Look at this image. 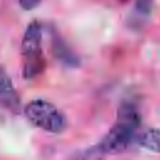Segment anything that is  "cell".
Segmentation results:
<instances>
[{"label":"cell","mask_w":160,"mask_h":160,"mask_svg":"<svg viewBox=\"0 0 160 160\" xmlns=\"http://www.w3.org/2000/svg\"><path fill=\"white\" fill-rule=\"evenodd\" d=\"M138 142L140 146L160 154V129H146L138 136Z\"/></svg>","instance_id":"obj_6"},{"label":"cell","mask_w":160,"mask_h":160,"mask_svg":"<svg viewBox=\"0 0 160 160\" xmlns=\"http://www.w3.org/2000/svg\"><path fill=\"white\" fill-rule=\"evenodd\" d=\"M42 26L38 20H32L22 36L21 56H22V76L31 80L39 76L45 69V58L41 50Z\"/></svg>","instance_id":"obj_2"},{"label":"cell","mask_w":160,"mask_h":160,"mask_svg":"<svg viewBox=\"0 0 160 160\" xmlns=\"http://www.w3.org/2000/svg\"><path fill=\"white\" fill-rule=\"evenodd\" d=\"M42 0H19L20 6L24 10H32L34 8H36Z\"/></svg>","instance_id":"obj_8"},{"label":"cell","mask_w":160,"mask_h":160,"mask_svg":"<svg viewBox=\"0 0 160 160\" xmlns=\"http://www.w3.org/2000/svg\"><path fill=\"white\" fill-rule=\"evenodd\" d=\"M0 105L12 112L20 110V98L5 69L0 65Z\"/></svg>","instance_id":"obj_4"},{"label":"cell","mask_w":160,"mask_h":160,"mask_svg":"<svg viewBox=\"0 0 160 160\" xmlns=\"http://www.w3.org/2000/svg\"><path fill=\"white\" fill-rule=\"evenodd\" d=\"M152 4H154V0H135L136 10L142 15H146V14L150 12V10L152 8Z\"/></svg>","instance_id":"obj_7"},{"label":"cell","mask_w":160,"mask_h":160,"mask_svg":"<svg viewBox=\"0 0 160 160\" xmlns=\"http://www.w3.org/2000/svg\"><path fill=\"white\" fill-rule=\"evenodd\" d=\"M51 44H52L54 55L60 61H62L64 64H66L69 66L79 65V58L71 51V49L66 45V42L54 31H52V35H51Z\"/></svg>","instance_id":"obj_5"},{"label":"cell","mask_w":160,"mask_h":160,"mask_svg":"<svg viewBox=\"0 0 160 160\" xmlns=\"http://www.w3.org/2000/svg\"><path fill=\"white\" fill-rule=\"evenodd\" d=\"M140 125V115L132 104L124 102L119 110L115 124L101 141L92 149L88 150L90 156H106L124 152L135 138V132Z\"/></svg>","instance_id":"obj_1"},{"label":"cell","mask_w":160,"mask_h":160,"mask_svg":"<svg viewBox=\"0 0 160 160\" xmlns=\"http://www.w3.org/2000/svg\"><path fill=\"white\" fill-rule=\"evenodd\" d=\"M24 112L31 124L48 132L60 134L66 129L65 115L48 100H31L25 105Z\"/></svg>","instance_id":"obj_3"}]
</instances>
